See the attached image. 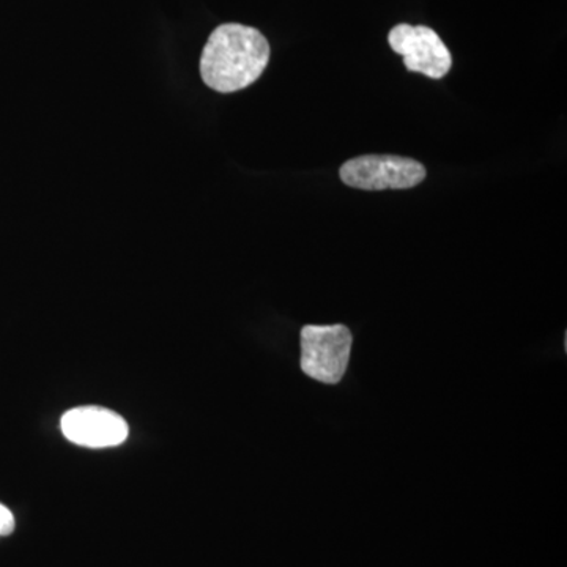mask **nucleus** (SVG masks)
I'll list each match as a JSON object with an SVG mask.
<instances>
[{
    "label": "nucleus",
    "mask_w": 567,
    "mask_h": 567,
    "mask_svg": "<svg viewBox=\"0 0 567 567\" xmlns=\"http://www.w3.org/2000/svg\"><path fill=\"white\" fill-rule=\"evenodd\" d=\"M341 181L363 192L415 188L425 178V167L416 159L395 155H363L342 164Z\"/></svg>",
    "instance_id": "obj_3"
},
{
    "label": "nucleus",
    "mask_w": 567,
    "mask_h": 567,
    "mask_svg": "<svg viewBox=\"0 0 567 567\" xmlns=\"http://www.w3.org/2000/svg\"><path fill=\"white\" fill-rule=\"evenodd\" d=\"M352 342L346 324H306L300 333L301 369L309 379L336 385L349 368Z\"/></svg>",
    "instance_id": "obj_2"
},
{
    "label": "nucleus",
    "mask_w": 567,
    "mask_h": 567,
    "mask_svg": "<svg viewBox=\"0 0 567 567\" xmlns=\"http://www.w3.org/2000/svg\"><path fill=\"white\" fill-rule=\"evenodd\" d=\"M61 427L71 443L93 450L122 445L130 432L121 415L95 405L70 410L62 416Z\"/></svg>",
    "instance_id": "obj_5"
},
{
    "label": "nucleus",
    "mask_w": 567,
    "mask_h": 567,
    "mask_svg": "<svg viewBox=\"0 0 567 567\" xmlns=\"http://www.w3.org/2000/svg\"><path fill=\"white\" fill-rule=\"evenodd\" d=\"M388 43L404 58L405 69L442 80L453 66V55L439 33L427 25L398 24L391 29Z\"/></svg>",
    "instance_id": "obj_4"
},
{
    "label": "nucleus",
    "mask_w": 567,
    "mask_h": 567,
    "mask_svg": "<svg viewBox=\"0 0 567 567\" xmlns=\"http://www.w3.org/2000/svg\"><path fill=\"white\" fill-rule=\"evenodd\" d=\"M14 527H17V522H14L13 513L0 503V537L10 536L14 532Z\"/></svg>",
    "instance_id": "obj_6"
},
{
    "label": "nucleus",
    "mask_w": 567,
    "mask_h": 567,
    "mask_svg": "<svg viewBox=\"0 0 567 567\" xmlns=\"http://www.w3.org/2000/svg\"><path fill=\"white\" fill-rule=\"evenodd\" d=\"M270 62V44L249 25H219L213 31L200 58V76L219 93L244 91L254 84Z\"/></svg>",
    "instance_id": "obj_1"
}]
</instances>
